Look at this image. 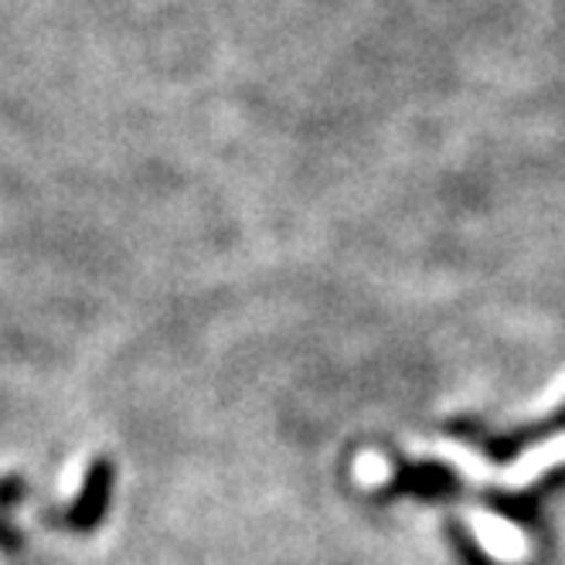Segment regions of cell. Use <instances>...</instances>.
<instances>
[{"label":"cell","instance_id":"1","mask_svg":"<svg viewBox=\"0 0 565 565\" xmlns=\"http://www.w3.org/2000/svg\"><path fill=\"white\" fill-rule=\"evenodd\" d=\"M467 529L473 532L480 552L501 562V565H524L532 558V539L521 524L508 521L504 514H494L488 508H467L463 511Z\"/></svg>","mask_w":565,"mask_h":565},{"label":"cell","instance_id":"2","mask_svg":"<svg viewBox=\"0 0 565 565\" xmlns=\"http://www.w3.org/2000/svg\"><path fill=\"white\" fill-rule=\"evenodd\" d=\"M562 463H565V433L539 443V447H532L529 454H521L511 467H504L498 473V483L504 491H529L539 477H545L548 470H555Z\"/></svg>","mask_w":565,"mask_h":565},{"label":"cell","instance_id":"3","mask_svg":"<svg viewBox=\"0 0 565 565\" xmlns=\"http://www.w3.org/2000/svg\"><path fill=\"white\" fill-rule=\"evenodd\" d=\"M429 454L436 460H443L447 467H454L470 483H491V480H498V470L488 460H483L480 454H473L470 447H463V443L439 439V443H433V447H429Z\"/></svg>","mask_w":565,"mask_h":565},{"label":"cell","instance_id":"4","mask_svg":"<svg viewBox=\"0 0 565 565\" xmlns=\"http://www.w3.org/2000/svg\"><path fill=\"white\" fill-rule=\"evenodd\" d=\"M354 477L365 483V488H382V483L392 477V463L375 454V450H365L358 460H354Z\"/></svg>","mask_w":565,"mask_h":565}]
</instances>
